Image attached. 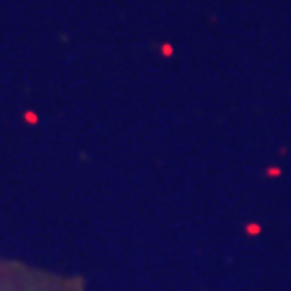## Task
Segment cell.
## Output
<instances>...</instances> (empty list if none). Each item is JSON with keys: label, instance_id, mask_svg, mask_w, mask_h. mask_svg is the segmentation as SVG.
<instances>
[{"label": "cell", "instance_id": "obj_1", "mask_svg": "<svg viewBox=\"0 0 291 291\" xmlns=\"http://www.w3.org/2000/svg\"><path fill=\"white\" fill-rule=\"evenodd\" d=\"M0 291H84L82 280L0 252Z\"/></svg>", "mask_w": 291, "mask_h": 291}]
</instances>
